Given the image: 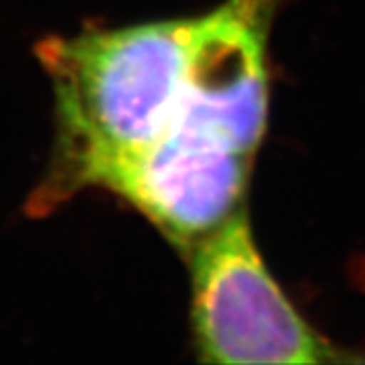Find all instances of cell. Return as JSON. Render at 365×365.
<instances>
[{
  "label": "cell",
  "instance_id": "6da1fadb",
  "mask_svg": "<svg viewBox=\"0 0 365 365\" xmlns=\"http://www.w3.org/2000/svg\"><path fill=\"white\" fill-rule=\"evenodd\" d=\"M195 19L88 31L39 47L57 93L69 185L155 143L177 120L193 79Z\"/></svg>",
  "mask_w": 365,
  "mask_h": 365
},
{
  "label": "cell",
  "instance_id": "7a4b0ae2",
  "mask_svg": "<svg viewBox=\"0 0 365 365\" xmlns=\"http://www.w3.org/2000/svg\"><path fill=\"white\" fill-rule=\"evenodd\" d=\"M193 331L205 364L314 365L333 347L294 309L262 262L248 211L189 250Z\"/></svg>",
  "mask_w": 365,
  "mask_h": 365
},
{
  "label": "cell",
  "instance_id": "3957f363",
  "mask_svg": "<svg viewBox=\"0 0 365 365\" xmlns=\"http://www.w3.org/2000/svg\"><path fill=\"white\" fill-rule=\"evenodd\" d=\"M252 165L222 134L177 116L155 143L96 170L90 185L126 199L189 252L246 209Z\"/></svg>",
  "mask_w": 365,
  "mask_h": 365
},
{
  "label": "cell",
  "instance_id": "277c9868",
  "mask_svg": "<svg viewBox=\"0 0 365 365\" xmlns=\"http://www.w3.org/2000/svg\"><path fill=\"white\" fill-rule=\"evenodd\" d=\"M276 0H225L199 16L181 112L254 158L268 126V29Z\"/></svg>",
  "mask_w": 365,
  "mask_h": 365
}]
</instances>
